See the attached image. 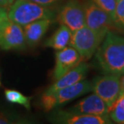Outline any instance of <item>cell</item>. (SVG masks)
<instances>
[{
	"mask_svg": "<svg viewBox=\"0 0 124 124\" xmlns=\"http://www.w3.org/2000/svg\"><path fill=\"white\" fill-rule=\"evenodd\" d=\"M96 61L106 74H124V37L109 31L96 52Z\"/></svg>",
	"mask_w": 124,
	"mask_h": 124,
	"instance_id": "6da1fadb",
	"label": "cell"
},
{
	"mask_svg": "<svg viewBox=\"0 0 124 124\" xmlns=\"http://www.w3.org/2000/svg\"><path fill=\"white\" fill-rule=\"evenodd\" d=\"M8 19L20 26H25L32 22L44 19H53L55 11L49 7H44L30 0H16L11 5Z\"/></svg>",
	"mask_w": 124,
	"mask_h": 124,
	"instance_id": "7a4b0ae2",
	"label": "cell"
},
{
	"mask_svg": "<svg viewBox=\"0 0 124 124\" xmlns=\"http://www.w3.org/2000/svg\"><path fill=\"white\" fill-rule=\"evenodd\" d=\"M92 88V82L84 79L78 83L60 89L53 93L44 92L40 98V106L44 111L49 112L64 103L91 92Z\"/></svg>",
	"mask_w": 124,
	"mask_h": 124,
	"instance_id": "3957f363",
	"label": "cell"
},
{
	"mask_svg": "<svg viewBox=\"0 0 124 124\" xmlns=\"http://www.w3.org/2000/svg\"><path fill=\"white\" fill-rule=\"evenodd\" d=\"M107 32L94 31L84 26L72 33L69 44L78 52L83 61H87L97 52Z\"/></svg>",
	"mask_w": 124,
	"mask_h": 124,
	"instance_id": "277c9868",
	"label": "cell"
},
{
	"mask_svg": "<svg viewBox=\"0 0 124 124\" xmlns=\"http://www.w3.org/2000/svg\"><path fill=\"white\" fill-rule=\"evenodd\" d=\"M92 87V91L105 101L109 110L120 94V76L106 74L96 78Z\"/></svg>",
	"mask_w": 124,
	"mask_h": 124,
	"instance_id": "5b68a950",
	"label": "cell"
},
{
	"mask_svg": "<svg viewBox=\"0 0 124 124\" xmlns=\"http://www.w3.org/2000/svg\"><path fill=\"white\" fill-rule=\"evenodd\" d=\"M57 21L65 25L72 32L85 26L84 6L78 0H69L58 12Z\"/></svg>",
	"mask_w": 124,
	"mask_h": 124,
	"instance_id": "8992f818",
	"label": "cell"
},
{
	"mask_svg": "<svg viewBox=\"0 0 124 124\" xmlns=\"http://www.w3.org/2000/svg\"><path fill=\"white\" fill-rule=\"evenodd\" d=\"M48 119L51 123L61 124H110L113 123L109 115H90L64 110L53 111L49 115Z\"/></svg>",
	"mask_w": 124,
	"mask_h": 124,
	"instance_id": "52a82bcc",
	"label": "cell"
},
{
	"mask_svg": "<svg viewBox=\"0 0 124 124\" xmlns=\"http://www.w3.org/2000/svg\"><path fill=\"white\" fill-rule=\"evenodd\" d=\"M84 6L85 26L94 31L107 32L115 25L113 19L101 7L89 0Z\"/></svg>",
	"mask_w": 124,
	"mask_h": 124,
	"instance_id": "ba28073f",
	"label": "cell"
},
{
	"mask_svg": "<svg viewBox=\"0 0 124 124\" xmlns=\"http://www.w3.org/2000/svg\"><path fill=\"white\" fill-rule=\"evenodd\" d=\"M27 42L22 26L10 20L7 22L0 34V48L2 50H22Z\"/></svg>",
	"mask_w": 124,
	"mask_h": 124,
	"instance_id": "9c48e42d",
	"label": "cell"
},
{
	"mask_svg": "<svg viewBox=\"0 0 124 124\" xmlns=\"http://www.w3.org/2000/svg\"><path fill=\"white\" fill-rule=\"evenodd\" d=\"M82 61H84L82 57L72 46L58 50L56 53L55 67L53 74V79L55 81L57 80Z\"/></svg>",
	"mask_w": 124,
	"mask_h": 124,
	"instance_id": "30bf717a",
	"label": "cell"
},
{
	"mask_svg": "<svg viewBox=\"0 0 124 124\" xmlns=\"http://www.w3.org/2000/svg\"><path fill=\"white\" fill-rule=\"evenodd\" d=\"M69 110L90 115H109V110L106 102L96 93H93L81 99L72 106Z\"/></svg>",
	"mask_w": 124,
	"mask_h": 124,
	"instance_id": "8fae6325",
	"label": "cell"
},
{
	"mask_svg": "<svg viewBox=\"0 0 124 124\" xmlns=\"http://www.w3.org/2000/svg\"><path fill=\"white\" fill-rule=\"evenodd\" d=\"M90 65L85 63L84 61L81 62L78 65L74 67L71 70L67 72L65 74L55 81L53 85L47 89L46 93H53L55 91L60 90V89L67 87V86L72 85L79 81L84 80L87 75Z\"/></svg>",
	"mask_w": 124,
	"mask_h": 124,
	"instance_id": "7c38bea8",
	"label": "cell"
},
{
	"mask_svg": "<svg viewBox=\"0 0 124 124\" xmlns=\"http://www.w3.org/2000/svg\"><path fill=\"white\" fill-rule=\"evenodd\" d=\"M52 23H53L52 19H44L32 22L31 23L23 26V30L27 45H36L48 30Z\"/></svg>",
	"mask_w": 124,
	"mask_h": 124,
	"instance_id": "4fadbf2b",
	"label": "cell"
},
{
	"mask_svg": "<svg viewBox=\"0 0 124 124\" xmlns=\"http://www.w3.org/2000/svg\"><path fill=\"white\" fill-rule=\"evenodd\" d=\"M72 33L73 32L68 27L65 25H61L53 36L45 41L44 45L56 51L61 50L69 44Z\"/></svg>",
	"mask_w": 124,
	"mask_h": 124,
	"instance_id": "5bb4252c",
	"label": "cell"
},
{
	"mask_svg": "<svg viewBox=\"0 0 124 124\" xmlns=\"http://www.w3.org/2000/svg\"><path fill=\"white\" fill-rule=\"evenodd\" d=\"M109 116L114 123L124 124V92L120 93L116 101L109 109Z\"/></svg>",
	"mask_w": 124,
	"mask_h": 124,
	"instance_id": "9a60e30c",
	"label": "cell"
},
{
	"mask_svg": "<svg viewBox=\"0 0 124 124\" xmlns=\"http://www.w3.org/2000/svg\"><path fill=\"white\" fill-rule=\"evenodd\" d=\"M4 95L5 98L8 102L23 106L27 110L31 109V97L25 96L19 91H17L16 90H10V89L5 90Z\"/></svg>",
	"mask_w": 124,
	"mask_h": 124,
	"instance_id": "2e32d148",
	"label": "cell"
},
{
	"mask_svg": "<svg viewBox=\"0 0 124 124\" xmlns=\"http://www.w3.org/2000/svg\"><path fill=\"white\" fill-rule=\"evenodd\" d=\"M92 1L99 7H101L103 11H105L115 22V9L117 3L115 0H92Z\"/></svg>",
	"mask_w": 124,
	"mask_h": 124,
	"instance_id": "e0dca14e",
	"label": "cell"
},
{
	"mask_svg": "<svg viewBox=\"0 0 124 124\" xmlns=\"http://www.w3.org/2000/svg\"><path fill=\"white\" fill-rule=\"evenodd\" d=\"M26 118L11 113H0V124L25 123Z\"/></svg>",
	"mask_w": 124,
	"mask_h": 124,
	"instance_id": "ac0fdd59",
	"label": "cell"
},
{
	"mask_svg": "<svg viewBox=\"0 0 124 124\" xmlns=\"http://www.w3.org/2000/svg\"><path fill=\"white\" fill-rule=\"evenodd\" d=\"M115 23L124 27V0H119L116 3Z\"/></svg>",
	"mask_w": 124,
	"mask_h": 124,
	"instance_id": "d6986e66",
	"label": "cell"
},
{
	"mask_svg": "<svg viewBox=\"0 0 124 124\" xmlns=\"http://www.w3.org/2000/svg\"><path fill=\"white\" fill-rule=\"evenodd\" d=\"M8 19V15L6 7H0V34Z\"/></svg>",
	"mask_w": 124,
	"mask_h": 124,
	"instance_id": "ffe728a7",
	"label": "cell"
},
{
	"mask_svg": "<svg viewBox=\"0 0 124 124\" xmlns=\"http://www.w3.org/2000/svg\"><path fill=\"white\" fill-rule=\"evenodd\" d=\"M30 1L36 2V3L44 7H52L56 3H57L59 0H30Z\"/></svg>",
	"mask_w": 124,
	"mask_h": 124,
	"instance_id": "44dd1931",
	"label": "cell"
},
{
	"mask_svg": "<svg viewBox=\"0 0 124 124\" xmlns=\"http://www.w3.org/2000/svg\"><path fill=\"white\" fill-rule=\"evenodd\" d=\"M15 0H0V7H6L13 3Z\"/></svg>",
	"mask_w": 124,
	"mask_h": 124,
	"instance_id": "7402d4cb",
	"label": "cell"
},
{
	"mask_svg": "<svg viewBox=\"0 0 124 124\" xmlns=\"http://www.w3.org/2000/svg\"><path fill=\"white\" fill-rule=\"evenodd\" d=\"M124 92V75L120 78V93Z\"/></svg>",
	"mask_w": 124,
	"mask_h": 124,
	"instance_id": "603a6c76",
	"label": "cell"
},
{
	"mask_svg": "<svg viewBox=\"0 0 124 124\" xmlns=\"http://www.w3.org/2000/svg\"><path fill=\"white\" fill-rule=\"evenodd\" d=\"M0 85H1V80H0Z\"/></svg>",
	"mask_w": 124,
	"mask_h": 124,
	"instance_id": "cb8c5ba5",
	"label": "cell"
},
{
	"mask_svg": "<svg viewBox=\"0 0 124 124\" xmlns=\"http://www.w3.org/2000/svg\"><path fill=\"white\" fill-rule=\"evenodd\" d=\"M115 1H116V2H118V1H119V0H115Z\"/></svg>",
	"mask_w": 124,
	"mask_h": 124,
	"instance_id": "d4e9b609",
	"label": "cell"
}]
</instances>
